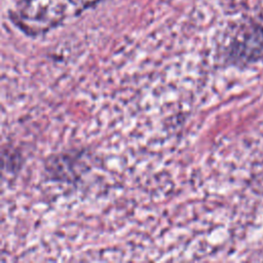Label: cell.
I'll return each instance as SVG.
<instances>
[{
  "label": "cell",
  "mask_w": 263,
  "mask_h": 263,
  "mask_svg": "<svg viewBox=\"0 0 263 263\" xmlns=\"http://www.w3.org/2000/svg\"><path fill=\"white\" fill-rule=\"evenodd\" d=\"M102 0H9L11 22L29 35L45 33Z\"/></svg>",
  "instance_id": "1"
}]
</instances>
